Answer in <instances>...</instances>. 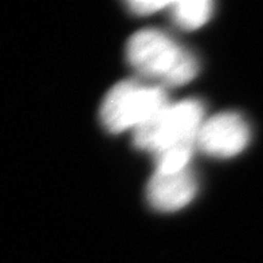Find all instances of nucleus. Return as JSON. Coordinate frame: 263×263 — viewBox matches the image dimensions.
Masks as SVG:
<instances>
[{
  "mask_svg": "<svg viewBox=\"0 0 263 263\" xmlns=\"http://www.w3.org/2000/svg\"><path fill=\"white\" fill-rule=\"evenodd\" d=\"M126 58L137 73L166 86L185 85L199 71L195 55L163 31L153 28L132 35L126 46Z\"/></svg>",
  "mask_w": 263,
  "mask_h": 263,
  "instance_id": "1",
  "label": "nucleus"
},
{
  "mask_svg": "<svg viewBox=\"0 0 263 263\" xmlns=\"http://www.w3.org/2000/svg\"><path fill=\"white\" fill-rule=\"evenodd\" d=\"M170 105L163 87L124 81L107 91L101 105L100 118L106 130L121 133L151 121Z\"/></svg>",
  "mask_w": 263,
  "mask_h": 263,
  "instance_id": "2",
  "label": "nucleus"
},
{
  "mask_svg": "<svg viewBox=\"0 0 263 263\" xmlns=\"http://www.w3.org/2000/svg\"><path fill=\"white\" fill-rule=\"evenodd\" d=\"M203 118L204 107L199 101L184 100L171 104L151 121L133 130V144L153 156L172 146L196 145Z\"/></svg>",
  "mask_w": 263,
  "mask_h": 263,
  "instance_id": "3",
  "label": "nucleus"
},
{
  "mask_svg": "<svg viewBox=\"0 0 263 263\" xmlns=\"http://www.w3.org/2000/svg\"><path fill=\"white\" fill-rule=\"evenodd\" d=\"M250 141V128L245 118L234 111L215 115L203 122L196 146L212 157H234L246 148Z\"/></svg>",
  "mask_w": 263,
  "mask_h": 263,
  "instance_id": "4",
  "label": "nucleus"
},
{
  "mask_svg": "<svg viewBox=\"0 0 263 263\" xmlns=\"http://www.w3.org/2000/svg\"><path fill=\"white\" fill-rule=\"evenodd\" d=\"M196 191V179L188 168L172 173L156 171L146 187V197L157 211L173 212L191 203Z\"/></svg>",
  "mask_w": 263,
  "mask_h": 263,
  "instance_id": "5",
  "label": "nucleus"
},
{
  "mask_svg": "<svg viewBox=\"0 0 263 263\" xmlns=\"http://www.w3.org/2000/svg\"><path fill=\"white\" fill-rule=\"evenodd\" d=\"M173 21L184 30H196L205 25L212 15L214 4L210 0H180L170 6Z\"/></svg>",
  "mask_w": 263,
  "mask_h": 263,
  "instance_id": "6",
  "label": "nucleus"
},
{
  "mask_svg": "<svg viewBox=\"0 0 263 263\" xmlns=\"http://www.w3.org/2000/svg\"><path fill=\"white\" fill-rule=\"evenodd\" d=\"M172 2H157V0H151V2H142V0H136V2H129V10L136 15H149L156 12V11L163 10L165 7H170Z\"/></svg>",
  "mask_w": 263,
  "mask_h": 263,
  "instance_id": "7",
  "label": "nucleus"
}]
</instances>
